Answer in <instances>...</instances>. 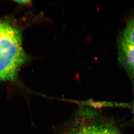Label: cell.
Masks as SVG:
<instances>
[{
    "mask_svg": "<svg viewBox=\"0 0 134 134\" xmlns=\"http://www.w3.org/2000/svg\"><path fill=\"white\" fill-rule=\"evenodd\" d=\"M26 59L20 31L0 19V82L14 80Z\"/></svg>",
    "mask_w": 134,
    "mask_h": 134,
    "instance_id": "1",
    "label": "cell"
},
{
    "mask_svg": "<svg viewBox=\"0 0 134 134\" xmlns=\"http://www.w3.org/2000/svg\"><path fill=\"white\" fill-rule=\"evenodd\" d=\"M61 134H121L113 125L104 123H90Z\"/></svg>",
    "mask_w": 134,
    "mask_h": 134,
    "instance_id": "2",
    "label": "cell"
},
{
    "mask_svg": "<svg viewBox=\"0 0 134 134\" xmlns=\"http://www.w3.org/2000/svg\"><path fill=\"white\" fill-rule=\"evenodd\" d=\"M121 47L128 68L134 74V45L123 40L121 41Z\"/></svg>",
    "mask_w": 134,
    "mask_h": 134,
    "instance_id": "3",
    "label": "cell"
},
{
    "mask_svg": "<svg viewBox=\"0 0 134 134\" xmlns=\"http://www.w3.org/2000/svg\"><path fill=\"white\" fill-rule=\"evenodd\" d=\"M124 41L134 45V18L130 22L123 33Z\"/></svg>",
    "mask_w": 134,
    "mask_h": 134,
    "instance_id": "4",
    "label": "cell"
},
{
    "mask_svg": "<svg viewBox=\"0 0 134 134\" xmlns=\"http://www.w3.org/2000/svg\"><path fill=\"white\" fill-rule=\"evenodd\" d=\"M132 113L133 114V119L134 120V97L133 99V104H132Z\"/></svg>",
    "mask_w": 134,
    "mask_h": 134,
    "instance_id": "5",
    "label": "cell"
}]
</instances>
